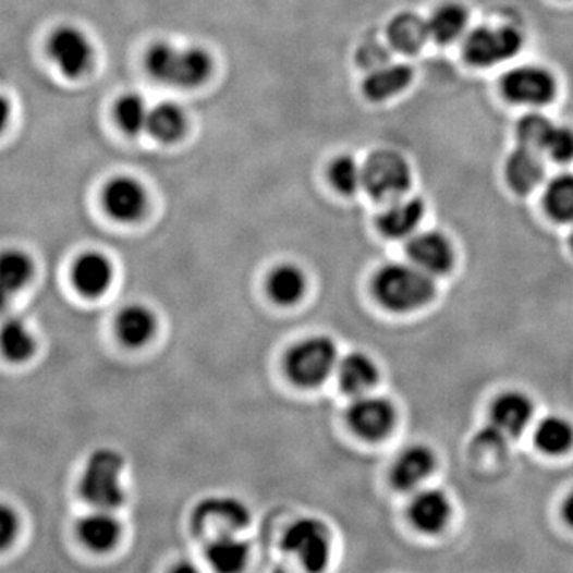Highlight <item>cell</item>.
<instances>
[{"label": "cell", "instance_id": "cell-9", "mask_svg": "<svg viewBox=\"0 0 573 573\" xmlns=\"http://www.w3.org/2000/svg\"><path fill=\"white\" fill-rule=\"evenodd\" d=\"M500 88L513 103L540 107L553 101L558 83L554 75L540 65H520L503 75Z\"/></svg>", "mask_w": 573, "mask_h": 573}, {"label": "cell", "instance_id": "cell-14", "mask_svg": "<svg viewBox=\"0 0 573 573\" xmlns=\"http://www.w3.org/2000/svg\"><path fill=\"white\" fill-rule=\"evenodd\" d=\"M48 51L62 74L71 78L81 77L92 64V45L74 27L58 29L50 39Z\"/></svg>", "mask_w": 573, "mask_h": 573}, {"label": "cell", "instance_id": "cell-16", "mask_svg": "<svg viewBox=\"0 0 573 573\" xmlns=\"http://www.w3.org/2000/svg\"><path fill=\"white\" fill-rule=\"evenodd\" d=\"M491 423L500 437H517L529 427L534 417V403L520 390H507L496 397L489 411Z\"/></svg>", "mask_w": 573, "mask_h": 573}, {"label": "cell", "instance_id": "cell-34", "mask_svg": "<svg viewBox=\"0 0 573 573\" xmlns=\"http://www.w3.org/2000/svg\"><path fill=\"white\" fill-rule=\"evenodd\" d=\"M148 115H150V109L141 96L126 95L117 102V122L122 126L124 133L139 134L141 131H147Z\"/></svg>", "mask_w": 573, "mask_h": 573}, {"label": "cell", "instance_id": "cell-12", "mask_svg": "<svg viewBox=\"0 0 573 573\" xmlns=\"http://www.w3.org/2000/svg\"><path fill=\"white\" fill-rule=\"evenodd\" d=\"M203 554L214 573H244L251 562L252 545L243 533L223 531L206 538Z\"/></svg>", "mask_w": 573, "mask_h": 573}, {"label": "cell", "instance_id": "cell-26", "mask_svg": "<svg viewBox=\"0 0 573 573\" xmlns=\"http://www.w3.org/2000/svg\"><path fill=\"white\" fill-rule=\"evenodd\" d=\"M388 37L390 45L400 53H417L430 39L427 20H420L414 13H402L390 21Z\"/></svg>", "mask_w": 573, "mask_h": 573}, {"label": "cell", "instance_id": "cell-20", "mask_svg": "<svg viewBox=\"0 0 573 573\" xmlns=\"http://www.w3.org/2000/svg\"><path fill=\"white\" fill-rule=\"evenodd\" d=\"M72 281L82 295L89 298L101 296L112 285V264L99 252H86L72 268Z\"/></svg>", "mask_w": 573, "mask_h": 573}, {"label": "cell", "instance_id": "cell-10", "mask_svg": "<svg viewBox=\"0 0 573 573\" xmlns=\"http://www.w3.org/2000/svg\"><path fill=\"white\" fill-rule=\"evenodd\" d=\"M348 424L355 435L368 441H381L392 434L397 424V410L386 397H355L348 409Z\"/></svg>", "mask_w": 573, "mask_h": 573}, {"label": "cell", "instance_id": "cell-7", "mask_svg": "<svg viewBox=\"0 0 573 573\" xmlns=\"http://www.w3.org/2000/svg\"><path fill=\"white\" fill-rule=\"evenodd\" d=\"M523 41L520 31L512 26H479L464 37L462 53L476 68H492L516 57Z\"/></svg>", "mask_w": 573, "mask_h": 573}, {"label": "cell", "instance_id": "cell-25", "mask_svg": "<svg viewBox=\"0 0 573 573\" xmlns=\"http://www.w3.org/2000/svg\"><path fill=\"white\" fill-rule=\"evenodd\" d=\"M467 10L461 3L454 2L438 7L427 20L430 39L440 45L452 44V41L467 36Z\"/></svg>", "mask_w": 573, "mask_h": 573}, {"label": "cell", "instance_id": "cell-37", "mask_svg": "<svg viewBox=\"0 0 573 573\" xmlns=\"http://www.w3.org/2000/svg\"><path fill=\"white\" fill-rule=\"evenodd\" d=\"M20 531L19 514L10 507L3 505L0 510V547L2 550H9Z\"/></svg>", "mask_w": 573, "mask_h": 573}, {"label": "cell", "instance_id": "cell-8", "mask_svg": "<svg viewBox=\"0 0 573 573\" xmlns=\"http://www.w3.org/2000/svg\"><path fill=\"white\" fill-rule=\"evenodd\" d=\"M190 523L196 537L207 538L223 531L244 534L251 527L252 512L236 497L210 496L193 509Z\"/></svg>", "mask_w": 573, "mask_h": 573}, {"label": "cell", "instance_id": "cell-33", "mask_svg": "<svg viewBox=\"0 0 573 573\" xmlns=\"http://www.w3.org/2000/svg\"><path fill=\"white\" fill-rule=\"evenodd\" d=\"M328 178L341 195H354L364 186V166L358 164L354 158L340 157L330 164Z\"/></svg>", "mask_w": 573, "mask_h": 573}, {"label": "cell", "instance_id": "cell-29", "mask_svg": "<svg viewBox=\"0 0 573 573\" xmlns=\"http://www.w3.org/2000/svg\"><path fill=\"white\" fill-rule=\"evenodd\" d=\"M185 131V113L181 107L161 102L150 109L147 133L160 143H175Z\"/></svg>", "mask_w": 573, "mask_h": 573}, {"label": "cell", "instance_id": "cell-2", "mask_svg": "<svg viewBox=\"0 0 573 573\" xmlns=\"http://www.w3.org/2000/svg\"><path fill=\"white\" fill-rule=\"evenodd\" d=\"M124 461L122 454L101 448L86 462L81 479L83 500L92 509L115 512L126 500L123 486Z\"/></svg>", "mask_w": 573, "mask_h": 573}, {"label": "cell", "instance_id": "cell-15", "mask_svg": "<svg viewBox=\"0 0 573 573\" xmlns=\"http://www.w3.org/2000/svg\"><path fill=\"white\" fill-rule=\"evenodd\" d=\"M437 467V455L426 444L405 448L390 468V485L397 491L409 492L423 485Z\"/></svg>", "mask_w": 573, "mask_h": 573}, {"label": "cell", "instance_id": "cell-18", "mask_svg": "<svg viewBox=\"0 0 573 573\" xmlns=\"http://www.w3.org/2000/svg\"><path fill=\"white\" fill-rule=\"evenodd\" d=\"M452 507L447 493L424 489L411 499L409 516L413 526L424 534H438L448 526Z\"/></svg>", "mask_w": 573, "mask_h": 573}, {"label": "cell", "instance_id": "cell-22", "mask_svg": "<svg viewBox=\"0 0 573 573\" xmlns=\"http://www.w3.org/2000/svg\"><path fill=\"white\" fill-rule=\"evenodd\" d=\"M338 382L349 395H364L379 379L378 365L364 352H351L338 362Z\"/></svg>", "mask_w": 573, "mask_h": 573}, {"label": "cell", "instance_id": "cell-19", "mask_svg": "<svg viewBox=\"0 0 573 573\" xmlns=\"http://www.w3.org/2000/svg\"><path fill=\"white\" fill-rule=\"evenodd\" d=\"M426 206L419 198H403L390 202L379 214L378 230L389 240H405L417 233L423 222Z\"/></svg>", "mask_w": 573, "mask_h": 573}, {"label": "cell", "instance_id": "cell-23", "mask_svg": "<svg viewBox=\"0 0 573 573\" xmlns=\"http://www.w3.org/2000/svg\"><path fill=\"white\" fill-rule=\"evenodd\" d=\"M413 82V69L405 64H382L369 72L364 93L371 101H386L405 92Z\"/></svg>", "mask_w": 573, "mask_h": 573}, {"label": "cell", "instance_id": "cell-35", "mask_svg": "<svg viewBox=\"0 0 573 573\" xmlns=\"http://www.w3.org/2000/svg\"><path fill=\"white\" fill-rule=\"evenodd\" d=\"M553 127L554 124L547 117L540 115V113H529L517 123V139L524 147L540 151L544 150V145Z\"/></svg>", "mask_w": 573, "mask_h": 573}, {"label": "cell", "instance_id": "cell-13", "mask_svg": "<svg viewBox=\"0 0 573 573\" xmlns=\"http://www.w3.org/2000/svg\"><path fill=\"white\" fill-rule=\"evenodd\" d=\"M77 537L92 553H112L123 538L122 521L115 516V512L93 509L78 521Z\"/></svg>", "mask_w": 573, "mask_h": 573}, {"label": "cell", "instance_id": "cell-28", "mask_svg": "<svg viewBox=\"0 0 573 573\" xmlns=\"http://www.w3.org/2000/svg\"><path fill=\"white\" fill-rule=\"evenodd\" d=\"M305 292V275L295 265H281L269 275L268 293L278 305H295Z\"/></svg>", "mask_w": 573, "mask_h": 573}, {"label": "cell", "instance_id": "cell-5", "mask_svg": "<svg viewBox=\"0 0 573 573\" xmlns=\"http://www.w3.org/2000/svg\"><path fill=\"white\" fill-rule=\"evenodd\" d=\"M337 367V344L322 334L303 340L290 349L285 358V369L290 379L302 388L322 385Z\"/></svg>", "mask_w": 573, "mask_h": 573}, {"label": "cell", "instance_id": "cell-24", "mask_svg": "<svg viewBox=\"0 0 573 573\" xmlns=\"http://www.w3.org/2000/svg\"><path fill=\"white\" fill-rule=\"evenodd\" d=\"M115 328L124 346L141 348L154 337L157 319L148 307L130 305L120 310Z\"/></svg>", "mask_w": 573, "mask_h": 573}, {"label": "cell", "instance_id": "cell-1", "mask_svg": "<svg viewBox=\"0 0 573 573\" xmlns=\"http://www.w3.org/2000/svg\"><path fill=\"white\" fill-rule=\"evenodd\" d=\"M371 286L379 305L393 313L420 309L435 296L434 278L413 264L385 265L376 271Z\"/></svg>", "mask_w": 573, "mask_h": 573}, {"label": "cell", "instance_id": "cell-32", "mask_svg": "<svg viewBox=\"0 0 573 573\" xmlns=\"http://www.w3.org/2000/svg\"><path fill=\"white\" fill-rule=\"evenodd\" d=\"M34 265L21 251H5L0 258V284L3 292H16L29 282Z\"/></svg>", "mask_w": 573, "mask_h": 573}, {"label": "cell", "instance_id": "cell-39", "mask_svg": "<svg viewBox=\"0 0 573 573\" xmlns=\"http://www.w3.org/2000/svg\"><path fill=\"white\" fill-rule=\"evenodd\" d=\"M562 516H564L565 523L573 527V489L562 503Z\"/></svg>", "mask_w": 573, "mask_h": 573}, {"label": "cell", "instance_id": "cell-31", "mask_svg": "<svg viewBox=\"0 0 573 573\" xmlns=\"http://www.w3.org/2000/svg\"><path fill=\"white\" fill-rule=\"evenodd\" d=\"M0 346L7 361L24 362L33 355L36 343L27 327L19 319H9L2 327Z\"/></svg>", "mask_w": 573, "mask_h": 573}, {"label": "cell", "instance_id": "cell-21", "mask_svg": "<svg viewBox=\"0 0 573 573\" xmlns=\"http://www.w3.org/2000/svg\"><path fill=\"white\" fill-rule=\"evenodd\" d=\"M545 166L540 151L520 145L510 154L505 164V178L513 192L527 195L544 181Z\"/></svg>", "mask_w": 573, "mask_h": 573}, {"label": "cell", "instance_id": "cell-27", "mask_svg": "<svg viewBox=\"0 0 573 573\" xmlns=\"http://www.w3.org/2000/svg\"><path fill=\"white\" fill-rule=\"evenodd\" d=\"M534 443L548 455H562L573 448V426L571 420L558 414L545 416L534 431Z\"/></svg>", "mask_w": 573, "mask_h": 573}, {"label": "cell", "instance_id": "cell-38", "mask_svg": "<svg viewBox=\"0 0 573 573\" xmlns=\"http://www.w3.org/2000/svg\"><path fill=\"white\" fill-rule=\"evenodd\" d=\"M168 573H203L202 569L195 564V562L188 561V559H181L175 562Z\"/></svg>", "mask_w": 573, "mask_h": 573}, {"label": "cell", "instance_id": "cell-17", "mask_svg": "<svg viewBox=\"0 0 573 573\" xmlns=\"http://www.w3.org/2000/svg\"><path fill=\"white\" fill-rule=\"evenodd\" d=\"M103 206L113 219L134 222L147 207V195L144 186L133 178H117L103 190Z\"/></svg>", "mask_w": 573, "mask_h": 573}, {"label": "cell", "instance_id": "cell-40", "mask_svg": "<svg viewBox=\"0 0 573 573\" xmlns=\"http://www.w3.org/2000/svg\"><path fill=\"white\" fill-rule=\"evenodd\" d=\"M571 247H572V251H573V233H572V236H571Z\"/></svg>", "mask_w": 573, "mask_h": 573}, {"label": "cell", "instance_id": "cell-36", "mask_svg": "<svg viewBox=\"0 0 573 573\" xmlns=\"http://www.w3.org/2000/svg\"><path fill=\"white\" fill-rule=\"evenodd\" d=\"M544 151L558 163L573 160V130L568 126H556L544 145Z\"/></svg>", "mask_w": 573, "mask_h": 573}, {"label": "cell", "instance_id": "cell-3", "mask_svg": "<svg viewBox=\"0 0 573 573\" xmlns=\"http://www.w3.org/2000/svg\"><path fill=\"white\" fill-rule=\"evenodd\" d=\"M145 68L155 81L192 88L209 77L212 60L202 48L179 50L168 44H157L148 50Z\"/></svg>", "mask_w": 573, "mask_h": 573}, {"label": "cell", "instance_id": "cell-6", "mask_svg": "<svg viewBox=\"0 0 573 573\" xmlns=\"http://www.w3.org/2000/svg\"><path fill=\"white\" fill-rule=\"evenodd\" d=\"M409 161L392 150H379L369 155L364 164V188L378 202H395L411 188Z\"/></svg>", "mask_w": 573, "mask_h": 573}, {"label": "cell", "instance_id": "cell-30", "mask_svg": "<svg viewBox=\"0 0 573 573\" xmlns=\"http://www.w3.org/2000/svg\"><path fill=\"white\" fill-rule=\"evenodd\" d=\"M544 207L556 222H573V174L556 175L544 192Z\"/></svg>", "mask_w": 573, "mask_h": 573}, {"label": "cell", "instance_id": "cell-4", "mask_svg": "<svg viewBox=\"0 0 573 573\" xmlns=\"http://www.w3.org/2000/svg\"><path fill=\"white\" fill-rule=\"evenodd\" d=\"M281 550L292 556L306 573H324L331 561L330 529L319 517H298L282 535Z\"/></svg>", "mask_w": 573, "mask_h": 573}, {"label": "cell", "instance_id": "cell-11", "mask_svg": "<svg viewBox=\"0 0 573 573\" xmlns=\"http://www.w3.org/2000/svg\"><path fill=\"white\" fill-rule=\"evenodd\" d=\"M411 264L426 271L431 278L448 275L454 267L455 252L450 237L440 231H419L410 237L406 246Z\"/></svg>", "mask_w": 573, "mask_h": 573}]
</instances>
